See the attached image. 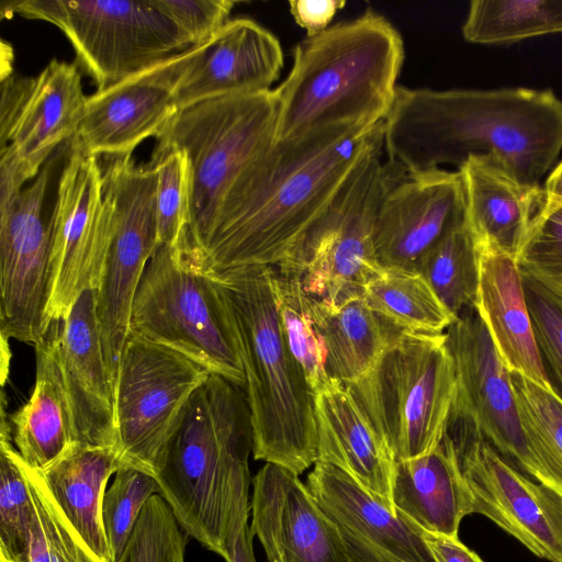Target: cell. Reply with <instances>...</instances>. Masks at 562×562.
Returning a JSON list of instances; mask_svg holds the SVG:
<instances>
[{
  "mask_svg": "<svg viewBox=\"0 0 562 562\" xmlns=\"http://www.w3.org/2000/svg\"><path fill=\"white\" fill-rule=\"evenodd\" d=\"M383 142V122L274 140L240 172L210 232L183 258L206 274L279 266L361 157Z\"/></svg>",
  "mask_w": 562,
  "mask_h": 562,
  "instance_id": "cell-1",
  "label": "cell"
},
{
  "mask_svg": "<svg viewBox=\"0 0 562 562\" xmlns=\"http://www.w3.org/2000/svg\"><path fill=\"white\" fill-rule=\"evenodd\" d=\"M383 138L387 162L403 170L492 156L524 184L541 187L562 149V101L550 89L397 86Z\"/></svg>",
  "mask_w": 562,
  "mask_h": 562,
  "instance_id": "cell-2",
  "label": "cell"
},
{
  "mask_svg": "<svg viewBox=\"0 0 562 562\" xmlns=\"http://www.w3.org/2000/svg\"><path fill=\"white\" fill-rule=\"evenodd\" d=\"M252 448L245 391L210 374L192 395L154 476L186 536L225 562L248 524Z\"/></svg>",
  "mask_w": 562,
  "mask_h": 562,
  "instance_id": "cell-3",
  "label": "cell"
},
{
  "mask_svg": "<svg viewBox=\"0 0 562 562\" xmlns=\"http://www.w3.org/2000/svg\"><path fill=\"white\" fill-rule=\"evenodd\" d=\"M403 37L381 13L368 9L292 52V67L276 88V140L336 125H375L393 104L404 63Z\"/></svg>",
  "mask_w": 562,
  "mask_h": 562,
  "instance_id": "cell-4",
  "label": "cell"
},
{
  "mask_svg": "<svg viewBox=\"0 0 562 562\" xmlns=\"http://www.w3.org/2000/svg\"><path fill=\"white\" fill-rule=\"evenodd\" d=\"M234 324L245 374L255 460L296 475L317 461L315 394L283 337L273 266L210 274Z\"/></svg>",
  "mask_w": 562,
  "mask_h": 562,
  "instance_id": "cell-5",
  "label": "cell"
},
{
  "mask_svg": "<svg viewBox=\"0 0 562 562\" xmlns=\"http://www.w3.org/2000/svg\"><path fill=\"white\" fill-rule=\"evenodd\" d=\"M274 90L210 99L180 110L155 137L184 151L190 171L189 229L182 252L210 232L245 167L276 140Z\"/></svg>",
  "mask_w": 562,
  "mask_h": 562,
  "instance_id": "cell-6",
  "label": "cell"
},
{
  "mask_svg": "<svg viewBox=\"0 0 562 562\" xmlns=\"http://www.w3.org/2000/svg\"><path fill=\"white\" fill-rule=\"evenodd\" d=\"M130 333L172 349L245 389V374L226 302L210 274L179 250L159 245L146 265Z\"/></svg>",
  "mask_w": 562,
  "mask_h": 562,
  "instance_id": "cell-7",
  "label": "cell"
},
{
  "mask_svg": "<svg viewBox=\"0 0 562 562\" xmlns=\"http://www.w3.org/2000/svg\"><path fill=\"white\" fill-rule=\"evenodd\" d=\"M348 387L397 462L429 453L448 432L456 400L446 333H403L372 371Z\"/></svg>",
  "mask_w": 562,
  "mask_h": 562,
  "instance_id": "cell-8",
  "label": "cell"
},
{
  "mask_svg": "<svg viewBox=\"0 0 562 562\" xmlns=\"http://www.w3.org/2000/svg\"><path fill=\"white\" fill-rule=\"evenodd\" d=\"M384 142L367 151L277 268L299 278L303 290L329 306L362 295L384 268L374 247V221L385 188Z\"/></svg>",
  "mask_w": 562,
  "mask_h": 562,
  "instance_id": "cell-9",
  "label": "cell"
},
{
  "mask_svg": "<svg viewBox=\"0 0 562 562\" xmlns=\"http://www.w3.org/2000/svg\"><path fill=\"white\" fill-rule=\"evenodd\" d=\"M58 27L97 91L126 80L192 46L156 0H22L2 2Z\"/></svg>",
  "mask_w": 562,
  "mask_h": 562,
  "instance_id": "cell-10",
  "label": "cell"
},
{
  "mask_svg": "<svg viewBox=\"0 0 562 562\" xmlns=\"http://www.w3.org/2000/svg\"><path fill=\"white\" fill-rule=\"evenodd\" d=\"M210 374L186 356L130 333L115 384L121 465L155 476L192 395Z\"/></svg>",
  "mask_w": 562,
  "mask_h": 562,
  "instance_id": "cell-11",
  "label": "cell"
},
{
  "mask_svg": "<svg viewBox=\"0 0 562 562\" xmlns=\"http://www.w3.org/2000/svg\"><path fill=\"white\" fill-rule=\"evenodd\" d=\"M157 175L132 155L112 157L103 172L104 194L113 206V233L95 290L97 316L108 369L115 386L130 335L133 301L147 262L158 247Z\"/></svg>",
  "mask_w": 562,
  "mask_h": 562,
  "instance_id": "cell-12",
  "label": "cell"
},
{
  "mask_svg": "<svg viewBox=\"0 0 562 562\" xmlns=\"http://www.w3.org/2000/svg\"><path fill=\"white\" fill-rule=\"evenodd\" d=\"M113 233V206L104 194L98 157L71 140L50 211V280L47 315L61 322L78 297L97 290Z\"/></svg>",
  "mask_w": 562,
  "mask_h": 562,
  "instance_id": "cell-13",
  "label": "cell"
},
{
  "mask_svg": "<svg viewBox=\"0 0 562 562\" xmlns=\"http://www.w3.org/2000/svg\"><path fill=\"white\" fill-rule=\"evenodd\" d=\"M446 336L457 382L450 423L461 420V431L483 437L528 476L554 490L524 429L510 371L476 310L463 312Z\"/></svg>",
  "mask_w": 562,
  "mask_h": 562,
  "instance_id": "cell-14",
  "label": "cell"
},
{
  "mask_svg": "<svg viewBox=\"0 0 562 562\" xmlns=\"http://www.w3.org/2000/svg\"><path fill=\"white\" fill-rule=\"evenodd\" d=\"M87 99L76 63L52 59L34 77L1 74L0 177L19 187L35 178L76 136Z\"/></svg>",
  "mask_w": 562,
  "mask_h": 562,
  "instance_id": "cell-15",
  "label": "cell"
},
{
  "mask_svg": "<svg viewBox=\"0 0 562 562\" xmlns=\"http://www.w3.org/2000/svg\"><path fill=\"white\" fill-rule=\"evenodd\" d=\"M49 166L0 212V333L37 345L52 323L47 315L50 280V213H45Z\"/></svg>",
  "mask_w": 562,
  "mask_h": 562,
  "instance_id": "cell-16",
  "label": "cell"
},
{
  "mask_svg": "<svg viewBox=\"0 0 562 562\" xmlns=\"http://www.w3.org/2000/svg\"><path fill=\"white\" fill-rule=\"evenodd\" d=\"M450 437L472 513L491 519L535 555L562 562V495L524 475L483 437L468 431Z\"/></svg>",
  "mask_w": 562,
  "mask_h": 562,
  "instance_id": "cell-17",
  "label": "cell"
},
{
  "mask_svg": "<svg viewBox=\"0 0 562 562\" xmlns=\"http://www.w3.org/2000/svg\"><path fill=\"white\" fill-rule=\"evenodd\" d=\"M386 179L374 221V247L385 269L416 270L422 256L465 223L459 171H409L385 162Z\"/></svg>",
  "mask_w": 562,
  "mask_h": 562,
  "instance_id": "cell-18",
  "label": "cell"
},
{
  "mask_svg": "<svg viewBox=\"0 0 562 562\" xmlns=\"http://www.w3.org/2000/svg\"><path fill=\"white\" fill-rule=\"evenodd\" d=\"M195 49L192 46L89 95L72 142L87 155L119 157L156 137L179 112L177 91Z\"/></svg>",
  "mask_w": 562,
  "mask_h": 562,
  "instance_id": "cell-19",
  "label": "cell"
},
{
  "mask_svg": "<svg viewBox=\"0 0 562 562\" xmlns=\"http://www.w3.org/2000/svg\"><path fill=\"white\" fill-rule=\"evenodd\" d=\"M251 483L250 531L269 562H351L338 526L299 475L266 462Z\"/></svg>",
  "mask_w": 562,
  "mask_h": 562,
  "instance_id": "cell-20",
  "label": "cell"
},
{
  "mask_svg": "<svg viewBox=\"0 0 562 562\" xmlns=\"http://www.w3.org/2000/svg\"><path fill=\"white\" fill-rule=\"evenodd\" d=\"M283 64L273 33L248 18L228 20L196 46L177 91L179 111L214 98L271 90Z\"/></svg>",
  "mask_w": 562,
  "mask_h": 562,
  "instance_id": "cell-21",
  "label": "cell"
},
{
  "mask_svg": "<svg viewBox=\"0 0 562 562\" xmlns=\"http://www.w3.org/2000/svg\"><path fill=\"white\" fill-rule=\"evenodd\" d=\"M53 326L78 443L116 448L115 386L101 342L95 290L85 291Z\"/></svg>",
  "mask_w": 562,
  "mask_h": 562,
  "instance_id": "cell-22",
  "label": "cell"
},
{
  "mask_svg": "<svg viewBox=\"0 0 562 562\" xmlns=\"http://www.w3.org/2000/svg\"><path fill=\"white\" fill-rule=\"evenodd\" d=\"M317 461L349 474L395 512L392 488L396 460L351 390L331 380L315 394Z\"/></svg>",
  "mask_w": 562,
  "mask_h": 562,
  "instance_id": "cell-23",
  "label": "cell"
},
{
  "mask_svg": "<svg viewBox=\"0 0 562 562\" xmlns=\"http://www.w3.org/2000/svg\"><path fill=\"white\" fill-rule=\"evenodd\" d=\"M458 171L464 189L465 223L479 254L517 259L541 209L542 187L524 184L492 156H472Z\"/></svg>",
  "mask_w": 562,
  "mask_h": 562,
  "instance_id": "cell-24",
  "label": "cell"
},
{
  "mask_svg": "<svg viewBox=\"0 0 562 562\" xmlns=\"http://www.w3.org/2000/svg\"><path fill=\"white\" fill-rule=\"evenodd\" d=\"M305 485L339 528L364 537L403 562H436L422 528L375 499L342 470L316 461Z\"/></svg>",
  "mask_w": 562,
  "mask_h": 562,
  "instance_id": "cell-25",
  "label": "cell"
},
{
  "mask_svg": "<svg viewBox=\"0 0 562 562\" xmlns=\"http://www.w3.org/2000/svg\"><path fill=\"white\" fill-rule=\"evenodd\" d=\"M475 310L509 371L552 390L535 339L517 259L480 254Z\"/></svg>",
  "mask_w": 562,
  "mask_h": 562,
  "instance_id": "cell-26",
  "label": "cell"
},
{
  "mask_svg": "<svg viewBox=\"0 0 562 562\" xmlns=\"http://www.w3.org/2000/svg\"><path fill=\"white\" fill-rule=\"evenodd\" d=\"M35 355L33 392L8 419L12 442L24 463L43 470L78 441L53 325L45 339L35 345Z\"/></svg>",
  "mask_w": 562,
  "mask_h": 562,
  "instance_id": "cell-27",
  "label": "cell"
},
{
  "mask_svg": "<svg viewBox=\"0 0 562 562\" xmlns=\"http://www.w3.org/2000/svg\"><path fill=\"white\" fill-rule=\"evenodd\" d=\"M392 499L419 528L458 537L462 518L473 514L472 498L448 432L429 453L396 462Z\"/></svg>",
  "mask_w": 562,
  "mask_h": 562,
  "instance_id": "cell-28",
  "label": "cell"
},
{
  "mask_svg": "<svg viewBox=\"0 0 562 562\" xmlns=\"http://www.w3.org/2000/svg\"><path fill=\"white\" fill-rule=\"evenodd\" d=\"M121 467L115 447L76 443L55 462L36 470L56 506L91 551L112 562L101 519L108 480Z\"/></svg>",
  "mask_w": 562,
  "mask_h": 562,
  "instance_id": "cell-29",
  "label": "cell"
},
{
  "mask_svg": "<svg viewBox=\"0 0 562 562\" xmlns=\"http://www.w3.org/2000/svg\"><path fill=\"white\" fill-rule=\"evenodd\" d=\"M313 314L326 348L327 373L346 386L366 378L403 334L370 310L362 295L337 306L313 299Z\"/></svg>",
  "mask_w": 562,
  "mask_h": 562,
  "instance_id": "cell-30",
  "label": "cell"
},
{
  "mask_svg": "<svg viewBox=\"0 0 562 562\" xmlns=\"http://www.w3.org/2000/svg\"><path fill=\"white\" fill-rule=\"evenodd\" d=\"M370 310L407 334H443L457 317L416 270L385 269L362 291Z\"/></svg>",
  "mask_w": 562,
  "mask_h": 562,
  "instance_id": "cell-31",
  "label": "cell"
},
{
  "mask_svg": "<svg viewBox=\"0 0 562 562\" xmlns=\"http://www.w3.org/2000/svg\"><path fill=\"white\" fill-rule=\"evenodd\" d=\"M562 33V0H473L462 25L464 40L499 45Z\"/></svg>",
  "mask_w": 562,
  "mask_h": 562,
  "instance_id": "cell-32",
  "label": "cell"
},
{
  "mask_svg": "<svg viewBox=\"0 0 562 562\" xmlns=\"http://www.w3.org/2000/svg\"><path fill=\"white\" fill-rule=\"evenodd\" d=\"M419 272L446 307L458 318L475 308L480 284V254L463 223L437 240L419 259Z\"/></svg>",
  "mask_w": 562,
  "mask_h": 562,
  "instance_id": "cell-33",
  "label": "cell"
},
{
  "mask_svg": "<svg viewBox=\"0 0 562 562\" xmlns=\"http://www.w3.org/2000/svg\"><path fill=\"white\" fill-rule=\"evenodd\" d=\"M34 504L24 462L15 449L4 394L0 434V562H25Z\"/></svg>",
  "mask_w": 562,
  "mask_h": 562,
  "instance_id": "cell-34",
  "label": "cell"
},
{
  "mask_svg": "<svg viewBox=\"0 0 562 562\" xmlns=\"http://www.w3.org/2000/svg\"><path fill=\"white\" fill-rule=\"evenodd\" d=\"M276 268V295L283 337L316 394L331 379L326 370V348L313 314V299L293 273Z\"/></svg>",
  "mask_w": 562,
  "mask_h": 562,
  "instance_id": "cell-35",
  "label": "cell"
},
{
  "mask_svg": "<svg viewBox=\"0 0 562 562\" xmlns=\"http://www.w3.org/2000/svg\"><path fill=\"white\" fill-rule=\"evenodd\" d=\"M510 379L524 429L562 495V400L518 372L510 371Z\"/></svg>",
  "mask_w": 562,
  "mask_h": 562,
  "instance_id": "cell-36",
  "label": "cell"
},
{
  "mask_svg": "<svg viewBox=\"0 0 562 562\" xmlns=\"http://www.w3.org/2000/svg\"><path fill=\"white\" fill-rule=\"evenodd\" d=\"M24 465L34 504L25 562H104L66 520L38 472Z\"/></svg>",
  "mask_w": 562,
  "mask_h": 562,
  "instance_id": "cell-37",
  "label": "cell"
},
{
  "mask_svg": "<svg viewBox=\"0 0 562 562\" xmlns=\"http://www.w3.org/2000/svg\"><path fill=\"white\" fill-rule=\"evenodd\" d=\"M149 164L157 175L158 246L181 250L187 240L190 210L189 160L183 150L156 142Z\"/></svg>",
  "mask_w": 562,
  "mask_h": 562,
  "instance_id": "cell-38",
  "label": "cell"
},
{
  "mask_svg": "<svg viewBox=\"0 0 562 562\" xmlns=\"http://www.w3.org/2000/svg\"><path fill=\"white\" fill-rule=\"evenodd\" d=\"M155 494H159V488L153 475L130 465H121L115 472L101 507L112 562L122 558L145 504Z\"/></svg>",
  "mask_w": 562,
  "mask_h": 562,
  "instance_id": "cell-39",
  "label": "cell"
},
{
  "mask_svg": "<svg viewBox=\"0 0 562 562\" xmlns=\"http://www.w3.org/2000/svg\"><path fill=\"white\" fill-rule=\"evenodd\" d=\"M186 536L159 495L145 504L119 562H186Z\"/></svg>",
  "mask_w": 562,
  "mask_h": 562,
  "instance_id": "cell-40",
  "label": "cell"
},
{
  "mask_svg": "<svg viewBox=\"0 0 562 562\" xmlns=\"http://www.w3.org/2000/svg\"><path fill=\"white\" fill-rule=\"evenodd\" d=\"M521 280L541 360L562 400V297L527 274L521 273Z\"/></svg>",
  "mask_w": 562,
  "mask_h": 562,
  "instance_id": "cell-41",
  "label": "cell"
},
{
  "mask_svg": "<svg viewBox=\"0 0 562 562\" xmlns=\"http://www.w3.org/2000/svg\"><path fill=\"white\" fill-rule=\"evenodd\" d=\"M517 263L521 273L562 297V207L536 215Z\"/></svg>",
  "mask_w": 562,
  "mask_h": 562,
  "instance_id": "cell-42",
  "label": "cell"
},
{
  "mask_svg": "<svg viewBox=\"0 0 562 562\" xmlns=\"http://www.w3.org/2000/svg\"><path fill=\"white\" fill-rule=\"evenodd\" d=\"M191 46L211 38L229 19L232 0H156Z\"/></svg>",
  "mask_w": 562,
  "mask_h": 562,
  "instance_id": "cell-43",
  "label": "cell"
},
{
  "mask_svg": "<svg viewBox=\"0 0 562 562\" xmlns=\"http://www.w3.org/2000/svg\"><path fill=\"white\" fill-rule=\"evenodd\" d=\"M344 0H293L289 2L290 13L295 23L305 30L306 36H314L327 30L336 15L344 9Z\"/></svg>",
  "mask_w": 562,
  "mask_h": 562,
  "instance_id": "cell-44",
  "label": "cell"
},
{
  "mask_svg": "<svg viewBox=\"0 0 562 562\" xmlns=\"http://www.w3.org/2000/svg\"><path fill=\"white\" fill-rule=\"evenodd\" d=\"M422 537L436 562H483L474 551L459 540V537L424 529Z\"/></svg>",
  "mask_w": 562,
  "mask_h": 562,
  "instance_id": "cell-45",
  "label": "cell"
},
{
  "mask_svg": "<svg viewBox=\"0 0 562 562\" xmlns=\"http://www.w3.org/2000/svg\"><path fill=\"white\" fill-rule=\"evenodd\" d=\"M339 530L351 562H403L383 551L364 537L342 528H339Z\"/></svg>",
  "mask_w": 562,
  "mask_h": 562,
  "instance_id": "cell-46",
  "label": "cell"
},
{
  "mask_svg": "<svg viewBox=\"0 0 562 562\" xmlns=\"http://www.w3.org/2000/svg\"><path fill=\"white\" fill-rule=\"evenodd\" d=\"M543 199L539 212L562 207V160L553 168L542 187Z\"/></svg>",
  "mask_w": 562,
  "mask_h": 562,
  "instance_id": "cell-47",
  "label": "cell"
},
{
  "mask_svg": "<svg viewBox=\"0 0 562 562\" xmlns=\"http://www.w3.org/2000/svg\"><path fill=\"white\" fill-rule=\"evenodd\" d=\"M252 533L247 524L235 541L231 562H256L252 549Z\"/></svg>",
  "mask_w": 562,
  "mask_h": 562,
  "instance_id": "cell-48",
  "label": "cell"
}]
</instances>
